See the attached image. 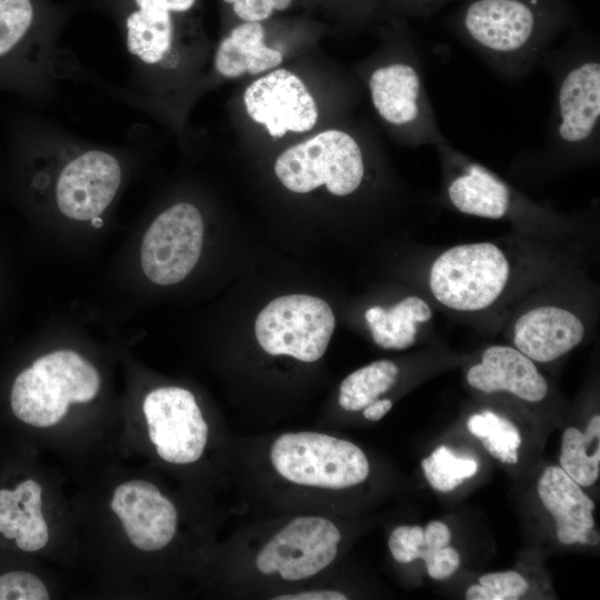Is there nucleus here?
Returning a JSON list of instances; mask_svg holds the SVG:
<instances>
[{
	"instance_id": "f257e3e1",
	"label": "nucleus",
	"mask_w": 600,
	"mask_h": 600,
	"mask_svg": "<svg viewBox=\"0 0 600 600\" xmlns=\"http://www.w3.org/2000/svg\"><path fill=\"white\" fill-rule=\"evenodd\" d=\"M566 257L536 238L452 246L428 266L426 286L438 306L462 318L508 314L557 277ZM506 320V319H504Z\"/></svg>"
},
{
	"instance_id": "f03ea898",
	"label": "nucleus",
	"mask_w": 600,
	"mask_h": 600,
	"mask_svg": "<svg viewBox=\"0 0 600 600\" xmlns=\"http://www.w3.org/2000/svg\"><path fill=\"white\" fill-rule=\"evenodd\" d=\"M573 21L569 0H467L449 26L499 77L516 81L541 66Z\"/></svg>"
},
{
	"instance_id": "7ed1b4c3",
	"label": "nucleus",
	"mask_w": 600,
	"mask_h": 600,
	"mask_svg": "<svg viewBox=\"0 0 600 600\" xmlns=\"http://www.w3.org/2000/svg\"><path fill=\"white\" fill-rule=\"evenodd\" d=\"M541 66L553 79L554 96L544 142L538 153L556 168L593 161L600 141V54L594 39L578 32Z\"/></svg>"
},
{
	"instance_id": "20e7f679",
	"label": "nucleus",
	"mask_w": 600,
	"mask_h": 600,
	"mask_svg": "<svg viewBox=\"0 0 600 600\" xmlns=\"http://www.w3.org/2000/svg\"><path fill=\"white\" fill-rule=\"evenodd\" d=\"M434 149L441 164L442 196L460 213L508 221L523 236H553L570 228V219L529 199L447 139Z\"/></svg>"
},
{
	"instance_id": "39448f33",
	"label": "nucleus",
	"mask_w": 600,
	"mask_h": 600,
	"mask_svg": "<svg viewBox=\"0 0 600 600\" xmlns=\"http://www.w3.org/2000/svg\"><path fill=\"white\" fill-rule=\"evenodd\" d=\"M100 389L97 369L72 350H58L37 359L12 386L11 409L34 427L59 422L70 403L93 400Z\"/></svg>"
},
{
	"instance_id": "423d86ee",
	"label": "nucleus",
	"mask_w": 600,
	"mask_h": 600,
	"mask_svg": "<svg viewBox=\"0 0 600 600\" xmlns=\"http://www.w3.org/2000/svg\"><path fill=\"white\" fill-rule=\"evenodd\" d=\"M274 172L292 192L306 193L326 186L338 197L354 193L366 177V161L358 139L330 129L284 150Z\"/></svg>"
},
{
	"instance_id": "0eeeda50",
	"label": "nucleus",
	"mask_w": 600,
	"mask_h": 600,
	"mask_svg": "<svg viewBox=\"0 0 600 600\" xmlns=\"http://www.w3.org/2000/svg\"><path fill=\"white\" fill-rule=\"evenodd\" d=\"M372 106L389 127L414 146H432L443 136L416 51L374 67L368 77Z\"/></svg>"
},
{
	"instance_id": "6e6552de",
	"label": "nucleus",
	"mask_w": 600,
	"mask_h": 600,
	"mask_svg": "<svg viewBox=\"0 0 600 600\" xmlns=\"http://www.w3.org/2000/svg\"><path fill=\"white\" fill-rule=\"evenodd\" d=\"M270 459L281 477L307 487L349 488L363 482L370 472L358 446L318 432L281 434L271 447Z\"/></svg>"
},
{
	"instance_id": "1a4fd4ad",
	"label": "nucleus",
	"mask_w": 600,
	"mask_h": 600,
	"mask_svg": "<svg viewBox=\"0 0 600 600\" xmlns=\"http://www.w3.org/2000/svg\"><path fill=\"white\" fill-rule=\"evenodd\" d=\"M334 327V314L324 300L288 294L273 299L259 312L254 332L269 354L313 362L324 354Z\"/></svg>"
},
{
	"instance_id": "9d476101",
	"label": "nucleus",
	"mask_w": 600,
	"mask_h": 600,
	"mask_svg": "<svg viewBox=\"0 0 600 600\" xmlns=\"http://www.w3.org/2000/svg\"><path fill=\"white\" fill-rule=\"evenodd\" d=\"M506 318L511 346L536 363L552 362L577 348L586 338L587 313L578 304L556 296L528 294Z\"/></svg>"
},
{
	"instance_id": "9b49d317",
	"label": "nucleus",
	"mask_w": 600,
	"mask_h": 600,
	"mask_svg": "<svg viewBox=\"0 0 600 600\" xmlns=\"http://www.w3.org/2000/svg\"><path fill=\"white\" fill-rule=\"evenodd\" d=\"M203 243V221L191 203L180 202L161 212L141 243V266L154 283L183 280L197 264Z\"/></svg>"
},
{
	"instance_id": "f8f14e48",
	"label": "nucleus",
	"mask_w": 600,
	"mask_h": 600,
	"mask_svg": "<svg viewBox=\"0 0 600 600\" xmlns=\"http://www.w3.org/2000/svg\"><path fill=\"white\" fill-rule=\"evenodd\" d=\"M143 413L149 438L160 458L180 464L200 459L208 440V424L189 390H152L143 401Z\"/></svg>"
},
{
	"instance_id": "ddd939ff",
	"label": "nucleus",
	"mask_w": 600,
	"mask_h": 600,
	"mask_svg": "<svg viewBox=\"0 0 600 600\" xmlns=\"http://www.w3.org/2000/svg\"><path fill=\"white\" fill-rule=\"evenodd\" d=\"M249 117L263 124L271 137L306 132L318 120L316 101L293 72L277 69L253 81L244 91Z\"/></svg>"
},
{
	"instance_id": "4468645a",
	"label": "nucleus",
	"mask_w": 600,
	"mask_h": 600,
	"mask_svg": "<svg viewBox=\"0 0 600 600\" xmlns=\"http://www.w3.org/2000/svg\"><path fill=\"white\" fill-rule=\"evenodd\" d=\"M121 168L110 153L91 150L71 160L60 172L56 197L60 211L73 220L99 217L113 200Z\"/></svg>"
},
{
	"instance_id": "2eb2a0df",
	"label": "nucleus",
	"mask_w": 600,
	"mask_h": 600,
	"mask_svg": "<svg viewBox=\"0 0 600 600\" xmlns=\"http://www.w3.org/2000/svg\"><path fill=\"white\" fill-rule=\"evenodd\" d=\"M111 509L121 520L130 542L140 550L164 548L177 531L174 504L146 480L120 484L114 490Z\"/></svg>"
},
{
	"instance_id": "dca6fc26",
	"label": "nucleus",
	"mask_w": 600,
	"mask_h": 600,
	"mask_svg": "<svg viewBox=\"0 0 600 600\" xmlns=\"http://www.w3.org/2000/svg\"><path fill=\"white\" fill-rule=\"evenodd\" d=\"M468 384L483 393H509L530 403L546 399L549 384L536 362L513 346L492 344L467 371Z\"/></svg>"
},
{
	"instance_id": "f3484780",
	"label": "nucleus",
	"mask_w": 600,
	"mask_h": 600,
	"mask_svg": "<svg viewBox=\"0 0 600 600\" xmlns=\"http://www.w3.org/2000/svg\"><path fill=\"white\" fill-rule=\"evenodd\" d=\"M544 508L554 518L557 538L563 544L589 542L594 527V502L582 491L561 467L544 469L537 486Z\"/></svg>"
},
{
	"instance_id": "a211bd4d",
	"label": "nucleus",
	"mask_w": 600,
	"mask_h": 600,
	"mask_svg": "<svg viewBox=\"0 0 600 600\" xmlns=\"http://www.w3.org/2000/svg\"><path fill=\"white\" fill-rule=\"evenodd\" d=\"M41 494L42 488L33 479L19 483L14 490H0V532L7 539H14L26 552L42 549L49 540Z\"/></svg>"
},
{
	"instance_id": "6ab92c4d",
	"label": "nucleus",
	"mask_w": 600,
	"mask_h": 600,
	"mask_svg": "<svg viewBox=\"0 0 600 600\" xmlns=\"http://www.w3.org/2000/svg\"><path fill=\"white\" fill-rule=\"evenodd\" d=\"M282 59L280 51L264 43V29L260 22H244L220 42L214 67L226 78H238L273 69Z\"/></svg>"
},
{
	"instance_id": "aec40b11",
	"label": "nucleus",
	"mask_w": 600,
	"mask_h": 600,
	"mask_svg": "<svg viewBox=\"0 0 600 600\" xmlns=\"http://www.w3.org/2000/svg\"><path fill=\"white\" fill-rule=\"evenodd\" d=\"M426 299L409 296L390 308L374 306L364 313L373 341L383 349L402 350L411 347L422 324L432 319Z\"/></svg>"
},
{
	"instance_id": "412c9836",
	"label": "nucleus",
	"mask_w": 600,
	"mask_h": 600,
	"mask_svg": "<svg viewBox=\"0 0 600 600\" xmlns=\"http://www.w3.org/2000/svg\"><path fill=\"white\" fill-rule=\"evenodd\" d=\"M171 13L159 8L138 7L128 17V49L144 63H159L170 51L173 38Z\"/></svg>"
},
{
	"instance_id": "4be33fe9",
	"label": "nucleus",
	"mask_w": 600,
	"mask_h": 600,
	"mask_svg": "<svg viewBox=\"0 0 600 600\" xmlns=\"http://www.w3.org/2000/svg\"><path fill=\"white\" fill-rule=\"evenodd\" d=\"M600 438V416L594 414L584 432L569 427L562 434L560 467L580 487H590L600 474V446L597 444L591 454L588 448Z\"/></svg>"
},
{
	"instance_id": "5701e85b",
	"label": "nucleus",
	"mask_w": 600,
	"mask_h": 600,
	"mask_svg": "<svg viewBox=\"0 0 600 600\" xmlns=\"http://www.w3.org/2000/svg\"><path fill=\"white\" fill-rule=\"evenodd\" d=\"M398 374L399 368L390 360L353 371L340 384L339 404L347 411L364 409L396 383Z\"/></svg>"
},
{
	"instance_id": "b1692460",
	"label": "nucleus",
	"mask_w": 600,
	"mask_h": 600,
	"mask_svg": "<svg viewBox=\"0 0 600 600\" xmlns=\"http://www.w3.org/2000/svg\"><path fill=\"white\" fill-rule=\"evenodd\" d=\"M421 467L430 486L441 492L452 491L478 471L476 460L458 458L446 446H440L424 458Z\"/></svg>"
},
{
	"instance_id": "393cba45",
	"label": "nucleus",
	"mask_w": 600,
	"mask_h": 600,
	"mask_svg": "<svg viewBox=\"0 0 600 600\" xmlns=\"http://www.w3.org/2000/svg\"><path fill=\"white\" fill-rule=\"evenodd\" d=\"M33 19L30 0H0V56L26 34Z\"/></svg>"
},
{
	"instance_id": "a878e982",
	"label": "nucleus",
	"mask_w": 600,
	"mask_h": 600,
	"mask_svg": "<svg viewBox=\"0 0 600 600\" xmlns=\"http://www.w3.org/2000/svg\"><path fill=\"white\" fill-rule=\"evenodd\" d=\"M49 592L42 580L27 571L0 576V600H47Z\"/></svg>"
},
{
	"instance_id": "bb28decb",
	"label": "nucleus",
	"mask_w": 600,
	"mask_h": 600,
	"mask_svg": "<svg viewBox=\"0 0 600 600\" xmlns=\"http://www.w3.org/2000/svg\"><path fill=\"white\" fill-rule=\"evenodd\" d=\"M490 600H517L529 590L527 580L516 571L491 572L479 578Z\"/></svg>"
},
{
	"instance_id": "cd10ccee",
	"label": "nucleus",
	"mask_w": 600,
	"mask_h": 600,
	"mask_svg": "<svg viewBox=\"0 0 600 600\" xmlns=\"http://www.w3.org/2000/svg\"><path fill=\"white\" fill-rule=\"evenodd\" d=\"M231 3L234 13L244 22H260L273 10H286L292 0H223Z\"/></svg>"
},
{
	"instance_id": "c85d7f7f",
	"label": "nucleus",
	"mask_w": 600,
	"mask_h": 600,
	"mask_svg": "<svg viewBox=\"0 0 600 600\" xmlns=\"http://www.w3.org/2000/svg\"><path fill=\"white\" fill-rule=\"evenodd\" d=\"M407 14L429 18L457 0H397Z\"/></svg>"
},
{
	"instance_id": "c756f323",
	"label": "nucleus",
	"mask_w": 600,
	"mask_h": 600,
	"mask_svg": "<svg viewBox=\"0 0 600 600\" xmlns=\"http://www.w3.org/2000/svg\"><path fill=\"white\" fill-rule=\"evenodd\" d=\"M274 600H347L348 597L339 591L333 590H316L304 591L291 594H280L273 598Z\"/></svg>"
},
{
	"instance_id": "7c9ffc66",
	"label": "nucleus",
	"mask_w": 600,
	"mask_h": 600,
	"mask_svg": "<svg viewBox=\"0 0 600 600\" xmlns=\"http://www.w3.org/2000/svg\"><path fill=\"white\" fill-rule=\"evenodd\" d=\"M137 7H152L170 12H183L189 10L196 0H134Z\"/></svg>"
},
{
	"instance_id": "2f4dec72",
	"label": "nucleus",
	"mask_w": 600,
	"mask_h": 600,
	"mask_svg": "<svg viewBox=\"0 0 600 600\" xmlns=\"http://www.w3.org/2000/svg\"><path fill=\"white\" fill-rule=\"evenodd\" d=\"M392 408L390 399H376L363 409V417L370 421L380 420Z\"/></svg>"
},
{
	"instance_id": "473e14b6",
	"label": "nucleus",
	"mask_w": 600,
	"mask_h": 600,
	"mask_svg": "<svg viewBox=\"0 0 600 600\" xmlns=\"http://www.w3.org/2000/svg\"><path fill=\"white\" fill-rule=\"evenodd\" d=\"M467 427L473 436L482 440L489 433V422L482 413L472 414L468 419Z\"/></svg>"
},
{
	"instance_id": "72a5a7b5",
	"label": "nucleus",
	"mask_w": 600,
	"mask_h": 600,
	"mask_svg": "<svg viewBox=\"0 0 600 600\" xmlns=\"http://www.w3.org/2000/svg\"><path fill=\"white\" fill-rule=\"evenodd\" d=\"M467 600H490L489 593L481 584H473L466 592Z\"/></svg>"
},
{
	"instance_id": "f704fd0d",
	"label": "nucleus",
	"mask_w": 600,
	"mask_h": 600,
	"mask_svg": "<svg viewBox=\"0 0 600 600\" xmlns=\"http://www.w3.org/2000/svg\"><path fill=\"white\" fill-rule=\"evenodd\" d=\"M518 462V452L517 450H509L507 452V463H517Z\"/></svg>"
},
{
	"instance_id": "c9c22d12",
	"label": "nucleus",
	"mask_w": 600,
	"mask_h": 600,
	"mask_svg": "<svg viewBox=\"0 0 600 600\" xmlns=\"http://www.w3.org/2000/svg\"><path fill=\"white\" fill-rule=\"evenodd\" d=\"M91 224L94 228H100V227H102L103 222L99 217H96V218L91 219Z\"/></svg>"
}]
</instances>
